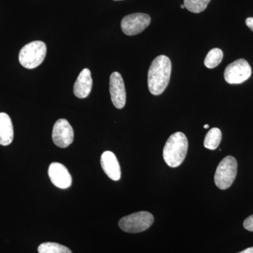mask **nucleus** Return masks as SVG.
<instances>
[{
  "label": "nucleus",
  "mask_w": 253,
  "mask_h": 253,
  "mask_svg": "<svg viewBox=\"0 0 253 253\" xmlns=\"http://www.w3.org/2000/svg\"><path fill=\"white\" fill-rule=\"evenodd\" d=\"M172 72L170 59L165 55L158 56L152 61L148 72V86L155 96L164 92L169 84Z\"/></svg>",
  "instance_id": "1"
},
{
  "label": "nucleus",
  "mask_w": 253,
  "mask_h": 253,
  "mask_svg": "<svg viewBox=\"0 0 253 253\" xmlns=\"http://www.w3.org/2000/svg\"><path fill=\"white\" fill-rule=\"evenodd\" d=\"M189 142L184 133L177 131L169 136L163 149L165 162L170 168H177L184 162Z\"/></svg>",
  "instance_id": "2"
},
{
  "label": "nucleus",
  "mask_w": 253,
  "mask_h": 253,
  "mask_svg": "<svg viewBox=\"0 0 253 253\" xmlns=\"http://www.w3.org/2000/svg\"><path fill=\"white\" fill-rule=\"evenodd\" d=\"M46 54V44L42 41H34L23 46L20 51L18 59L23 67L33 69L43 62Z\"/></svg>",
  "instance_id": "3"
},
{
  "label": "nucleus",
  "mask_w": 253,
  "mask_h": 253,
  "mask_svg": "<svg viewBox=\"0 0 253 253\" xmlns=\"http://www.w3.org/2000/svg\"><path fill=\"white\" fill-rule=\"evenodd\" d=\"M238 163L236 158L229 156L223 158L218 165L214 174V183L219 189H229L236 177Z\"/></svg>",
  "instance_id": "4"
},
{
  "label": "nucleus",
  "mask_w": 253,
  "mask_h": 253,
  "mask_svg": "<svg viewBox=\"0 0 253 253\" xmlns=\"http://www.w3.org/2000/svg\"><path fill=\"white\" fill-rule=\"evenodd\" d=\"M154 217L149 212H138L123 217L118 223L120 228L126 233H139L147 230L152 225Z\"/></svg>",
  "instance_id": "5"
},
{
  "label": "nucleus",
  "mask_w": 253,
  "mask_h": 253,
  "mask_svg": "<svg viewBox=\"0 0 253 253\" xmlns=\"http://www.w3.org/2000/svg\"><path fill=\"white\" fill-rule=\"evenodd\" d=\"M252 74V68L244 59L236 60L226 66L224 79L229 84H241L247 81Z\"/></svg>",
  "instance_id": "6"
},
{
  "label": "nucleus",
  "mask_w": 253,
  "mask_h": 253,
  "mask_svg": "<svg viewBox=\"0 0 253 253\" xmlns=\"http://www.w3.org/2000/svg\"><path fill=\"white\" fill-rule=\"evenodd\" d=\"M149 15L136 13L127 15L121 21V28L126 36H132L139 34L144 31L151 23Z\"/></svg>",
  "instance_id": "7"
},
{
  "label": "nucleus",
  "mask_w": 253,
  "mask_h": 253,
  "mask_svg": "<svg viewBox=\"0 0 253 253\" xmlns=\"http://www.w3.org/2000/svg\"><path fill=\"white\" fill-rule=\"evenodd\" d=\"M54 144L59 148H67L73 142L74 131L66 119H59L55 123L52 131Z\"/></svg>",
  "instance_id": "8"
},
{
  "label": "nucleus",
  "mask_w": 253,
  "mask_h": 253,
  "mask_svg": "<svg viewBox=\"0 0 253 253\" xmlns=\"http://www.w3.org/2000/svg\"><path fill=\"white\" fill-rule=\"evenodd\" d=\"M110 94L115 107L123 109L126 104V91L122 76L113 72L110 77Z\"/></svg>",
  "instance_id": "9"
},
{
  "label": "nucleus",
  "mask_w": 253,
  "mask_h": 253,
  "mask_svg": "<svg viewBox=\"0 0 253 253\" xmlns=\"http://www.w3.org/2000/svg\"><path fill=\"white\" fill-rule=\"evenodd\" d=\"M48 174L52 184L60 189H66L72 184V176L67 168L59 163H52L50 165Z\"/></svg>",
  "instance_id": "10"
},
{
  "label": "nucleus",
  "mask_w": 253,
  "mask_h": 253,
  "mask_svg": "<svg viewBox=\"0 0 253 253\" xmlns=\"http://www.w3.org/2000/svg\"><path fill=\"white\" fill-rule=\"evenodd\" d=\"M101 165L110 179L118 181L121 177V169L116 155L111 151H105L101 155Z\"/></svg>",
  "instance_id": "11"
},
{
  "label": "nucleus",
  "mask_w": 253,
  "mask_h": 253,
  "mask_svg": "<svg viewBox=\"0 0 253 253\" xmlns=\"http://www.w3.org/2000/svg\"><path fill=\"white\" fill-rule=\"evenodd\" d=\"M92 78L91 72L88 68H84L77 78L73 86V92L75 96L79 99H84L90 94L92 88Z\"/></svg>",
  "instance_id": "12"
},
{
  "label": "nucleus",
  "mask_w": 253,
  "mask_h": 253,
  "mask_svg": "<svg viewBox=\"0 0 253 253\" xmlns=\"http://www.w3.org/2000/svg\"><path fill=\"white\" fill-rule=\"evenodd\" d=\"M14 139V126L9 115L0 113V145L8 146Z\"/></svg>",
  "instance_id": "13"
},
{
  "label": "nucleus",
  "mask_w": 253,
  "mask_h": 253,
  "mask_svg": "<svg viewBox=\"0 0 253 253\" xmlns=\"http://www.w3.org/2000/svg\"><path fill=\"white\" fill-rule=\"evenodd\" d=\"M221 131L219 128L214 127L208 131L204 140V146L206 149H217L221 141Z\"/></svg>",
  "instance_id": "14"
},
{
  "label": "nucleus",
  "mask_w": 253,
  "mask_h": 253,
  "mask_svg": "<svg viewBox=\"0 0 253 253\" xmlns=\"http://www.w3.org/2000/svg\"><path fill=\"white\" fill-rule=\"evenodd\" d=\"M223 57H224V54L220 49L214 48L211 49L205 59V66L208 68H216L220 64Z\"/></svg>",
  "instance_id": "15"
},
{
  "label": "nucleus",
  "mask_w": 253,
  "mask_h": 253,
  "mask_svg": "<svg viewBox=\"0 0 253 253\" xmlns=\"http://www.w3.org/2000/svg\"><path fill=\"white\" fill-rule=\"evenodd\" d=\"M39 253H73L68 248L56 243L46 242L40 245Z\"/></svg>",
  "instance_id": "16"
},
{
  "label": "nucleus",
  "mask_w": 253,
  "mask_h": 253,
  "mask_svg": "<svg viewBox=\"0 0 253 253\" xmlns=\"http://www.w3.org/2000/svg\"><path fill=\"white\" fill-rule=\"evenodd\" d=\"M211 0H184L185 8L190 12L199 14L207 8Z\"/></svg>",
  "instance_id": "17"
},
{
  "label": "nucleus",
  "mask_w": 253,
  "mask_h": 253,
  "mask_svg": "<svg viewBox=\"0 0 253 253\" xmlns=\"http://www.w3.org/2000/svg\"><path fill=\"white\" fill-rule=\"evenodd\" d=\"M244 226L248 231H253V214L245 219Z\"/></svg>",
  "instance_id": "18"
},
{
  "label": "nucleus",
  "mask_w": 253,
  "mask_h": 253,
  "mask_svg": "<svg viewBox=\"0 0 253 253\" xmlns=\"http://www.w3.org/2000/svg\"><path fill=\"white\" fill-rule=\"evenodd\" d=\"M246 26H248L253 32V18H248L246 20Z\"/></svg>",
  "instance_id": "19"
},
{
  "label": "nucleus",
  "mask_w": 253,
  "mask_h": 253,
  "mask_svg": "<svg viewBox=\"0 0 253 253\" xmlns=\"http://www.w3.org/2000/svg\"><path fill=\"white\" fill-rule=\"evenodd\" d=\"M238 253H253V247L249 248V249L244 250V251Z\"/></svg>",
  "instance_id": "20"
},
{
  "label": "nucleus",
  "mask_w": 253,
  "mask_h": 253,
  "mask_svg": "<svg viewBox=\"0 0 253 253\" xmlns=\"http://www.w3.org/2000/svg\"><path fill=\"white\" fill-rule=\"evenodd\" d=\"M209 126H208V125H205L204 126V128L205 129H208V128H209Z\"/></svg>",
  "instance_id": "21"
},
{
  "label": "nucleus",
  "mask_w": 253,
  "mask_h": 253,
  "mask_svg": "<svg viewBox=\"0 0 253 253\" xmlns=\"http://www.w3.org/2000/svg\"><path fill=\"white\" fill-rule=\"evenodd\" d=\"M181 9H184V8H185V6H184V4H181Z\"/></svg>",
  "instance_id": "22"
},
{
  "label": "nucleus",
  "mask_w": 253,
  "mask_h": 253,
  "mask_svg": "<svg viewBox=\"0 0 253 253\" xmlns=\"http://www.w3.org/2000/svg\"><path fill=\"white\" fill-rule=\"evenodd\" d=\"M114 1H121V0H114Z\"/></svg>",
  "instance_id": "23"
}]
</instances>
